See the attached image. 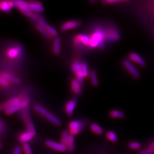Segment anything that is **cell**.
Masks as SVG:
<instances>
[{"label":"cell","instance_id":"cell-1","mask_svg":"<svg viewBox=\"0 0 154 154\" xmlns=\"http://www.w3.org/2000/svg\"><path fill=\"white\" fill-rule=\"evenodd\" d=\"M34 109L37 112H38L39 114H41L42 116L45 117H46L47 119L51 122L53 124H54L57 126H60L61 125V122L56 116H53L51 113L49 112L47 110H46L43 107L36 105L34 106Z\"/></svg>","mask_w":154,"mask_h":154},{"label":"cell","instance_id":"cell-2","mask_svg":"<svg viewBox=\"0 0 154 154\" xmlns=\"http://www.w3.org/2000/svg\"><path fill=\"white\" fill-rule=\"evenodd\" d=\"M103 38V33L100 30H97L90 38V46L93 48L99 46L100 49H103L104 47Z\"/></svg>","mask_w":154,"mask_h":154},{"label":"cell","instance_id":"cell-3","mask_svg":"<svg viewBox=\"0 0 154 154\" xmlns=\"http://www.w3.org/2000/svg\"><path fill=\"white\" fill-rule=\"evenodd\" d=\"M28 102L29 100L27 98H25L22 100H21L18 104L16 105H14L13 106H11V107H9V109H6L5 111L6 114L8 116L11 115L13 113L16 112L17 111L20 110L22 108H25L28 106Z\"/></svg>","mask_w":154,"mask_h":154},{"label":"cell","instance_id":"cell-4","mask_svg":"<svg viewBox=\"0 0 154 154\" xmlns=\"http://www.w3.org/2000/svg\"><path fill=\"white\" fill-rule=\"evenodd\" d=\"M123 64L124 66L126 67L127 70L130 72V73L132 75L133 77L136 79H139L140 75L139 72H138V70L135 67V66L132 65V63L128 60H124L123 62Z\"/></svg>","mask_w":154,"mask_h":154},{"label":"cell","instance_id":"cell-5","mask_svg":"<svg viewBox=\"0 0 154 154\" xmlns=\"http://www.w3.org/2000/svg\"><path fill=\"white\" fill-rule=\"evenodd\" d=\"M23 114H24L23 118H24L26 125L27 127L28 132L30 133L32 135H33V136L35 135L36 131L35 130V127L34 126V125H33L32 122L31 121V120L30 119V116L29 115L28 111L26 110L25 112H23Z\"/></svg>","mask_w":154,"mask_h":154},{"label":"cell","instance_id":"cell-6","mask_svg":"<svg viewBox=\"0 0 154 154\" xmlns=\"http://www.w3.org/2000/svg\"><path fill=\"white\" fill-rule=\"evenodd\" d=\"M46 144L51 149H54L57 151H61V152H65L67 150V147L66 146L63 145L62 143H57L52 140H48L46 142Z\"/></svg>","mask_w":154,"mask_h":154},{"label":"cell","instance_id":"cell-7","mask_svg":"<svg viewBox=\"0 0 154 154\" xmlns=\"http://www.w3.org/2000/svg\"><path fill=\"white\" fill-rule=\"evenodd\" d=\"M81 23L77 21H71L64 23L62 26H61V30L62 32H66L68 30L72 29H75L80 26Z\"/></svg>","mask_w":154,"mask_h":154},{"label":"cell","instance_id":"cell-8","mask_svg":"<svg viewBox=\"0 0 154 154\" xmlns=\"http://www.w3.org/2000/svg\"><path fill=\"white\" fill-rule=\"evenodd\" d=\"M39 24L40 25H41L50 34L51 36L53 37H56L58 35V32L57 31L54 29L53 27H51V26H50L49 25H48L46 22L45 21L43 20H41L39 21Z\"/></svg>","mask_w":154,"mask_h":154},{"label":"cell","instance_id":"cell-9","mask_svg":"<svg viewBox=\"0 0 154 154\" xmlns=\"http://www.w3.org/2000/svg\"><path fill=\"white\" fill-rule=\"evenodd\" d=\"M128 57L131 61L138 63V65H139L140 66H143V67L146 66L145 61H144L143 58L137 53L132 52L129 54Z\"/></svg>","mask_w":154,"mask_h":154},{"label":"cell","instance_id":"cell-10","mask_svg":"<svg viewBox=\"0 0 154 154\" xmlns=\"http://www.w3.org/2000/svg\"><path fill=\"white\" fill-rule=\"evenodd\" d=\"M20 101L21 100L18 98H13L12 99L9 100L8 101L4 102V103H2L1 106V109L6 110L11 106L18 104Z\"/></svg>","mask_w":154,"mask_h":154},{"label":"cell","instance_id":"cell-11","mask_svg":"<svg viewBox=\"0 0 154 154\" xmlns=\"http://www.w3.org/2000/svg\"><path fill=\"white\" fill-rule=\"evenodd\" d=\"M28 8L31 11L42 12L44 11V8L42 6V4L38 2H34L29 4Z\"/></svg>","mask_w":154,"mask_h":154},{"label":"cell","instance_id":"cell-12","mask_svg":"<svg viewBox=\"0 0 154 154\" xmlns=\"http://www.w3.org/2000/svg\"><path fill=\"white\" fill-rule=\"evenodd\" d=\"M77 104V101L75 100H71L67 103L66 105V112L67 115L68 116H72L75 106Z\"/></svg>","mask_w":154,"mask_h":154},{"label":"cell","instance_id":"cell-13","mask_svg":"<svg viewBox=\"0 0 154 154\" xmlns=\"http://www.w3.org/2000/svg\"><path fill=\"white\" fill-rule=\"evenodd\" d=\"M75 41L77 44L82 43L83 44L85 45H90V38L86 35L79 34L76 37V38L75 39Z\"/></svg>","mask_w":154,"mask_h":154},{"label":"cell","instance_id":"cell-14","mask_svg":"<svg viewBox=\"0 0 154 154\" xmlns=\"http://www.w3.org/2000/svg\"><path fill=\"white\" fill-rule=\"evenodd\" d=\"M61 41L60 38L58 37H56L53 42V52L54 54L58 55L60 53L61 50Z\"/></svg>","mask_w":154,"mask_h":154},{"label":"cell","instance_id":"cell-15","mask_svg":"<svg viewBox=\"0 0 154 154\" xmlns=\"http://www.w3.org/2000/svg\"><path fill=\"white\" fill-rule=\"evenodd\" d=\"M33 137L34 136L33 135H32L29 132H24L20 135L19 137V140L21 143L25 144V143H27L28 142L32 140Z\"/></svg>","mask_w":154,"mask_h":154},{"label":"cell","instance_id":"cell-16","mask_svg":"<svg viewBox=\"0 0 154 154\" xmlns=\"http://www.w3.org/2000/svg\"><path fill=\"white\" fill-rule=\"evenodd\" d=\"M81 85L78 81L76 79H73L72 80V87L73 91L75 93L79 94L81 93Z\"/></svg>","mask_w":154,"mask_h":154},{"label":"cell","instance_id":"cell-17","mask_svg":"<svg viewBox=\"0 0 154 154\" xmlns=\"http://www.w3.org/2000/svg\"><path fill=\"white\" fill-rule=\"evenodd\" d=\"M67 149H68L69 151L72 152L74 149V135H70L68 140V143L66 146Z\"/></svg>","mask_w":154,"mask_h":154},{"label":"cell","instance_id":"cell-18","mask_svg":"<svg viewBox=\"0 0 154 154\" xmlns=\"http://www.w3.org/2000/svg\"><path fill=\"white\" fill-rule=\"evenodd\" d=\"M1 76L4 77L6 80L11 81L12 82L16 83H19L20 82V80L19 79L13 77L10 74H8L7 73H1Z\"/></svg>","mask_w":154,"mask_h":154},{"label":"cell","instance_id":"cell-19","mask_svg":"<svg viewBox=\"0 0 154 154\" xmlns=\"http://www.w3.org/2000/svg\"><path fill=\"white\" fill-rule=\"evenodd\" d=\"M110 115L112 118H123L125 117V114L121 111L118 110H112L110 112Z\"/></svg>","mask_w":154,"mask_h":154},{"label":"cell","instance_id":"cell-20","mask_svg":"<svg viewBox=\"0 0 154 154\" xmlns=\"http://www.w3.org/2000/svg\"><path fill=\"white\" fill-rule=\"evenodd\" d=\"M35 28L40 33H42L46 38L49 39L51 38V35L41 25H40L39 24L36 25Z\"/></svg>","mask_w":154,"mask_h":154},{"label":"cell","instance_id":"cell-21","mask_svg":"<svg viewBox=\"0 0 154 154\" xmlns=\"http://www.w3.org/2000/svg\"><path fill=\"white\" fill-rule=\"evenodd\" d=\"M0 8L2 11L7 13H9L11 11V8L9 5V1H1L0 3Z\"/></svg>","mask_w":154,"mask_h":154},{"label":"cell","instance_id":"cell-22","mask_svg":"<svg viewBox=\"0 0 154 154\" xmlns=\"http://www.w3.org/2000/svg\"><path fill=\"white\" fill-rule=\"evenodd\" d=\"M90 128L96 134L100 135L103 133V129L102 128V127L99 126L97 124H95V123L91 124L90 126Z\"/></svg>","mask_w":154,"mask_h":154},{"label":"cell","instance_id":"cell-23","mask_svg":"<svg viewBox=\"0 0 154 154\" xmlns=\"http://www.w3.org/2000/svg\"><path fill=\"white\" fill-rule=\"evenodd\" d=\"M82 68V63L79 61H75L72 66V70L76 74L81 72Z\"/></svg>","mask_w":154,"mask_h":154},{"label":"cell","instance_id":"cell-24","mask_svg":"<svg viewBox=\"0 0 154 154\" xmlns=\"http://www.w3.org/2000/svg\"><path fill=\"white\" fill-rule=\"evenodd\" d=\"M106 137L109 140L112 142H116L118 140V137L116 133L113 131H108L106 134Z\"/></svg>","mask_w":154,"mask_h":154},{"label":"cell","instance_id":"cell-25","mask_svg":"<svg viewBox=\"0 0 154 154\" xmlns=\"http://www.w3.org/2000/svg\"><path fill=\"white\" fill-rule=\"evenodd\" d=\"M69 135H70L69 134V132H67V131H65L63 132L62 134V136H61V143L66 146L68 143Z\"/></svg>","mask_w":154,"mask_h":154},{"label":"cell","instance_id":"cell-26","mask_svg":"<svg viewBox=\"0 0 154 154\" xmlns=\"http://www.w3.org/2000/svg\"><path fill=\"white\" fill-rule=\"evenodd\" d=\"M18 54H19V50L17 48H13L8 51V55L11 58H14L16 57L18 55Z\"/></svg>","mask_w":154,"mask_h":154},{"label":"cell","instance_id":"cell-27","mask_svg":"<svg viewBox=\"0 0 154 154\" xmlns=\"http://www.w3.org/2000/svg\"><path fill=\"white\" fill-rule=\"evenodd\" d=\"M91 81L92 84L94 86H97L98 85V81L97 77V73L95 70L91 71Z\"/></svg>","mask_w":154,"mask_h":154},{"label":"cell","instance_id":"cell-28","mask_svg":"<svg viewBox=\"0 0 154 154\" xmlns=\"http://www.w3.org/2000/svg\"><path fill=\"white\" fill-rule=\"evenodd\" d=\"M81 73L82 74L84 78H86L88 76V66L86 62L82 63Z\"/></svg>","mask_w":154,"mask_h":154},{"label":"cell","instance_id":"cell-29","mask_svg":"<svg viewBox=\"0 0 154 154\" xmlns=\"http://www.w3.org/2000/svg\"><path fill=\"white\" fill-rule=\"evenodd\" d=\"M14 5L20 9L21 8H28L29 4L26 1H14Z\"/></svg>","mask_w":154,"mask_h":154},{"label":"cell","instance_id":"cell-30","mask_svg":"<svg viewBox=\"0 0 154 154\" xmlns=\"http://www.w3.org/2000/svg\"><path fill=\"white\" fill-rule=\"evenodd\" d=\"M69 127L70 129L79 128V127H82V123L81 122L72 121L69 123Z\"/></svg>","mask_w":154,"mask_h":154},{"label":"cell","instance_id":"cell-31","mask_svg":"<svg viewBox=\"0 0 154 154\" xmlns=\"http://www.w3.org/2000/svg\"><path fill=\"white\" fill-rule=\"evenodd\" d=\"M20 11L22 12L24 15L28 17H31L32 16V12L28 8H21L19 9Z\"/></svg>","mask_w":154,"mask_h":154},{"label":"cell","instance_id":"cell-32","mask_svg":"<svg viewBox=\"0 0 154 154\" xmlns=\"http://www.w3.org/2000/svg\"><path fill=\"white\" fill-rule=\"evenodd\" d=\"M128 147L133 149H138L140 148V144L136 142H131L128 143Z\"/></svg>","mask_w":154,"mask_h":154},{"label":"cell","instance_id":"cell-33","mask_svg":"<svg viewBox=\"0 0 154 154\" xmlns=\"http://www.w3.org/2000/svg\"><path fill=\"white\" fill-rule=\"evenodd\" d=\"M23 149L25 154H33L32 149L28 143H25L23 144Z\"/></svg>","mask_w":154,"mask_h":154},{"label":"cell","instance_id":"cell-34","mask_svg":"<svg viewBox=\"0 0 154 154\" xmlns=\"http://www.w3.org/2000/svg\"><path fill=\"white\" fill-rule=\"evenodd\" d=\"M82 129V127H79V128H72L70 129V132L71 134V135H77L78 134H79V132L81 131Z\"/></svg>","mask_w":154,"mask_h":154},{"label":"cell","instance_id":"cell-35","mask_svg":"<svg viewBox=\"0 0 154 154\" xmlns=\"http://www.w3.org/2000/svg\"><path fill=\"white\" fill-rule=\"evenodd\" d=\"M154 153V149H143L142 151H140L139 152L138 154H153Z\"/></svg>","mask_w":154,"mask_h":154},{"label":"cell","instance_id":"cell-36","mask_svg":"<svg viewBox=\"0 0 154 154\" xmlns=\"http://www.w3.org/2000/svg\"><path fill=\"white\" fill-rule=\"evenodd\" d=\"M0 83H1V86H4V87H6L9 85L8 81L6 80V79H5L4 77H2V76L0 77Z\"/></svg>","mask_w":154,"mask_h":154},{"label":"cell","instance_id":"cell-37","mask_svg":"<svg viewBox=\"0 0 154 154\" xmlns=\"http://www.w3.org/2000/svg\"><path fill=\"white\" fill-rule=\"evenodd\" d=\"M77 76V80L79 82V83L82 85L83 83V76L82 74L81 73V72H79L76 74Z\"/></svg>","mask_w":154,"mask_h":154},{"label":"cell","instance_id":"cell-38","mask_svg":"<svg viewBox=\"0 0 154 154\" xmlns=\"http://www.w3.org/2000/svg\"><path fill=\"white\" fill-rule=\"evenodd\" d=\"M21 154V148L20 146H17L15 147L13 151V154Z\"/></svg>","mask_w":154,"mask_h":154},{"label":"cell","instance_id":"cell-39","mask_svg":"<svg viewBox=\"0 0 154 154\" xmlns=\"http://www.w3.org/2000/svg\"><path fill=\"white\" fill-rule=\"evenodd\" d=\"M4 128V125L3 123V121L1 119V123H0V129H1V132L2 133L3 132V130Z\"/></svg>","mask_w":154,"mask_h":154},{"label":"cell","instance_id":"cell-40","mask_svg":"<svg viewBox=\"0 0 154 154\" xmlns=\"http://www.w3.org/2000/svg\"><path fill=\"white\" fill-rule=\"evenodd\" d=\"M149 149H154V142L151 143L150 145H149Z\"/></svg>","mask_w":154,"mask_h":154},{"label":"cell","instance_id":"cell-41","mask_svg":"<svg viewBox=\"0 0 154 154\" xmlns=\"http://www.w3.org/2000/svg\"></svg>","mask_w":154,"mask_h":154}]
</instances>
